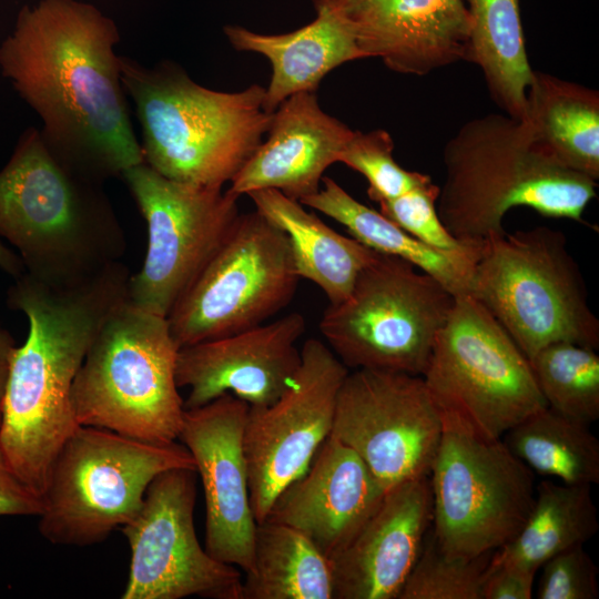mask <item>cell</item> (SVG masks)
Listing matches in <instances>:
<instances>
[{"label": "cell", "mask_w": 599, "mask_h": 599, "mask_svg": "<svg viewBox=\"0 0 599 599\" xmlns=\"http://www.w3.org/2000/svg\"><path fill=\"white\" fill-rule=\"evenodd\" d=\"M115 22L78 0H40L18 13L0 70L42 120L45 142L70 167L104 184L143 162L115 45Z\"/></svg>", "instance_id": "6da1fadb"}, {"label": "cell", "mask_w": 599, "mask_h": 599, "mask_svg": "<svg viewBox=\"0 0 599 599\" xmlns=\"http://www.w3.org/2000/svg\"><path fill=\"white\" fill-rule=\"evenodd\" d=\"M131 273L119 262L72 286H52L27 273L9 288L8 304L28 318L16 346L0 424V451L17 478L37 496L51 466L80 426L70 393L99 328L126 300Z\"/></svg>", "instance_id": "7a4b0ae2"}, {"label": "cell", "mask_w": 599, "mask_h": 599, "mask_svg": "<svg viewBox=\"0 0 599 599\" xmlns=\"http://www.w3.org/2000/svg\"><path fill=\"white\" fill-rule=\"evenodd\" d=\"M0 236L18 250L24 273L52 286L90 280L126 248L103 184L64 163L35 128L0 171Z\"/></svg>", "instance_id": "3957f363"}, {"label": "cell", "mask_w": 599, "mask_h": 599, "mask_svg": "<svg viewBox=\"0 0 599 599\" xmlns=\"http://www.w3.org/2000/svg\"><path fill=\"white\" fill-rule=\"evenodd\" d=\"M445 180L436 202L448 232L468 246L506 231L516 206L542 216L583 222L597 181L541 151L526 120L490 113L464 123L443 151Z\"/></svg>", "instance_id": "277c9868"}, {"label": "cell", "mask_w": 599, "mask_h": 599, "mask_svg": "<svg viewBox=\"0 0 599 599\" xmlns=\"http://www.w3.org/2000/svg\"><path fill=\"white\" fill-rule=\"evenodd\" d=\"M120 65L141 125L143 162L163 176L223 187L263 142L273 113L262 85L222 92L172 61L145 67L120 55Z\"/></svg>", "instance_id": "5b68a950"}, {"label": "cell", "mask_w": 599, "mask_h": 599, "mask_svg": "<svg viewBox=\"0 0 599 599\" xmlns=\"http://www.w3.org/2000/svg\"><path fill=\"white\" fill-rule=\"evenodd\" d=\"M167 317L129 297L108 315L75 375V420L150 444L176 441L184 400L175 378L179 352Z\"/></svg>", "instance_id": "8992f818"}, {"label": "cell", "mask_w": 599, "mask_h": 599, "mask_svg": "<svg viewBox=\"0 0 599 599\" xmlns=\"http://www.w3.org/2000/svg\"><path fill=\"white\" fill-rule=\"evenodd\" d=\"M468 294L528 359L557 342L599 346V321L560 231L537 226L487 238L474 264Z\"/></svg>", "instance_id": "52a82bcc"}, {"label": "cell", "mask_w": 599, "mask_h": 599, "mask_svg": "<svg viewBox=\"0 0 599 599\" xmlns=\"http://www.w3.org/2000/svg\"><path fill=\"white\" fill-rule=\"evenodd\" d=\"M173 468L195 469L183 444H150L80 425L51 466L39 531L55 545L100 542L135 517L151 481Z\"/></svg>", "instance_id": "ba28073f"}, {"label": "cell", "mask_w": 599, "mask_h": 599, "mask_svg": "<svg viewBox=\"0 0 599 599\" xmlns=\"http://www.w3.org/2000/svg\"><path fill=\"white\" fill-rule=\"evenodd\" d=\"M455 297L413 264L378 253L349 295L328 304L319 331L347 368L423 376Z\"/></svg>", "instance_id": "9c48e42d"}, {"label": "cell", "mask_w": 599, "mask_h": 599, "mask_svg": "<svg viewBox=\"0 0 599 599\" xmlns=\"http://www.w3.org/2000/svg\"><path fill=\"white\" fill-rule=\"evenodd\" d=\"M441 412V410H440ZM429 479L432 534L443 552L476 558L510 541L532 507L534 471L501 438H489L443 413Z\"/></svg>", "instance_id": "30bf717a"}, {"label": "cell", "mask_w": 599, "mask_h": 599, "mask_svg": "<svg viewBox=\"0 0 599 599\" xmlns=\"http://www.w3.org/2000/svg\"><path fill=\"white\" fill-rule=\"evenodd\" d=\"M422 377L443 413L489 438L547 407L529 359L469 294L455 297Z\"/></svg>", "instance_id": "8fae6325"}, {"label": "cell", "mask_w": 599, "mask_h": 599, "mask_svg": "<svg viewBox=\"0 0 599 599\" xmlns=\"http://www.w3.org/2000/svg\"><path fill=\"white\" fill-rule=\"evenodd\" d=\"M300 276L284 231L258 211L233 230L167 316L179 347L265 323L293 298Z\"/></svg>", "instance_id": "7c38bea8"}, {"label": "cell", "mask_w": 599, "mask_h": 599, "mask_svg": "<svg viewBox=\"0 0 599 599\" xmlns=\"http://www.w3.org/2000/svg\"><path fill=\"white\" fill-rule=\"evenodd\" d=\"M121 177L148 226V248L129 280L134 305L167 317L226 240L241 213L223 187L171 180L144 162Z\"/></svg>", "instance_id": "4fadbf2b"}, {"label": "cell", "mask_w": 599, "mask_h": 599, "mask_svg": "<svg viewBox=\"0 0 599 599\" xmlns=\"http://www.w3.org/2000/svg\"><path fill=\"white\" fill-rule=\"evenodd\" d=\"M441 412L422 376L359 368L338 390L331 435L352 448L388 491L429 476Z\"/></svg>", "instance_id": "5bb4252c"}, {"label": "cell", "mask_w": 599, "mask_h": 599, "mask_svg": "<svg viewBox=\"0 0 599 599\" xmlns=\"http://www.w3.org/2000/svg\"><path fill=\"white\" fill-rule=\"evenodd\" d=\"M195 500V469L173 468L151 481L141 509L121 527L131 549L122 599H242L237 567L214 559L199 542Z\"/></svg>", "instance_id": "9a60e30c"}, {"label": "cell", "mask_w": 599, "mask_h": 599, "mask_svg": "<svg viewBox=\"0 0 599 599\" xmlns=\"http://www.w3.org/2000/svg\"><path fill=\"white\" fill-rule=\"evenodd\" d=\"M285 392L271 405L250 406L243 447L256 522L277 495L308 468L333 428L338 390L348 368L322 341L309 338Z\"/></svg>", "instance_id": "2e32d148"}, {"label": "cell", "mask_w": 599, "mask_h": 599, "mask_svg": "<svg viewBox=\"0 0 599 599\" xmlns=\"http://www.w3.org/2000/svg\"><path fill=\"white\" fill-rule=\"evenodd\" d=\"M248 407L225 393L185 409L177 438L191 453L203 485L205 550L245 573L253 569L256 529L243 447Z\"/></svg>", "instance_id": "e0dca14e"}, {"label": "cell", "mask_w": 599, "mask_h": 599, "mask_svg": "<svg viewBox=\"0 0 599 599\" xmlns=\"http://www.w3.org/2000/svg\"><path fill=\"white\" fill-rule=\"evenodd\" d=\"M305 319L290 313L270 323L179 348L175 378L189 388L184 408L230 393L250 406H267L288 387L301 362L296 343Z\"/></svg>", "instance_id": "ac0fdd59"}, {"label": "cell", "mask_w": 599, "mask_h": 599, "mask_svg": "<svg viewBox=\"0 0 599 599\" xmlns=\"http://www.w3.org/2000/svg\"><path fill=\"white\" fill-rule=\"evenodd\" d=\"M366 58L402 74L427 75L466 60L470 18L464 0H334Z\"/></svg>", "instance_id": "d6986e66"}, {"label": "cell", "mask_w": 599, "mask_h": 599, "mask_svg": "<svg viewBox=\"0 0 599 599\" xmlns=\"http://www.w3.org/2000/svg\"><path fill=\"white\" fill-rule=\"evenodd\" d=\"M386 493L365 461L329 435L307 470L277 495L265 520L301 531L332 559L375 514Z\"/></svg>", "instance_id": "ffe728a7"}, {"label": "cell", "mask_w": 599, "mask_h": 599, "mask_svg": "<svg viewBox=\"0 0 599 599\" xmlns=\"http://www.w3.org/2000/svg\"><path fill=\"white\" fill-rule=\"evenodd\" d=\"M429 476L389 489L332 561L333 599H398L432 526Z\"/></svg>", "instance_id": "44dd1931"}, {"label": "cell", "mask_w": 599, "mask_h": 599, "mask_svg": "<svg viewBox=\"0 0 599 599\" xmlns=\"http://www.w3.org/2000/svg\"><path fill=\"white\" fill-rule=\"evenodd\" d=\"M354 130L318 104L316 92H300L273 112L266 132L227 189L240 197L275 190L301 202L321 189L324 172L339 161Z\"/></svg>", "instance_id": "7402d4cb"}, {"label": "cell", "mask_w": 599, "mask_h": 599, "mask_svg": "<svg viewBox=\"0 0 599 599\" xmlns=\"http://www.w3.org/2000/svg\"><path fill=\"white\" fill-rule=\"evenodd\" d=\"M313 3L316 18L292 32L264 34L235 24L223 29L235 50L256 52L270 61L272 75L264 98L270 113L293 94L316 92L323 78L343 63L366 59L334 0Z\"/></svg>", "instance_id": "603a6c76"}, {"label": "cell", "mask_w": 599, "mask_h": 599, "mask_svg": "<svg viewBox=\"0 0 599 599\" xmlns=\"http://www.w3.org/2000/svg\"><path fill=\"white\" fill-rule=\"evenodd\" d=\"M247 195L256 211L285 232L300 278L317 285L328 304L344 301L361 271L378 254L354 237L339 234L301 202L278 191L258 190Z\"/></svg>", "instance_id": "cb8c5ba5"}, {"label": "cell", "mask_w": 599, "mask_h": 599, "mask_svg": "<svg viewBox=\"0 0 599 599\" xmlns=\"http://www.w3.org/2000/svg\"><path fill=\"white\" fill-rule=\"evenodd\" d=\"M526 120L538 148L560 165L599 179V92L532 71Z\"/></svg>", "instance_id": "d4e9b609"}, {"label": "cell", "mask_w": 599, "mask_h": 599, "mask_svg": "<svg viewBox=\"0 0 599 599\" xmlns=\"http://www.w3.org/2000/svg\"><path fill=\"white\" fill-rule=\"evenodd\" d=\"M323 187L301 201L342 225L373 251L397 256L429 274L454 296L468 294L477 253L453 254L436 250L414 237L379 211L361 203L333 179L324 176Z\"/></svg>", "instance_id": "484cf974"}, {"label": "cell", "mask_w": 599, "mask_h": 599, "mask_svg": "<svg viewBox=\"0 0 599 599\" xmlns=\"http://www.w3.org/2000/svg\"><path fill=\"white\" fill-rule=\"evenodd\" d=\"M590 487L542 480L522 527L494 551L488 568L511 566L537 572L557 554L585 545L599 528Z\"/></svg>", "instance_id": "4316f807"}, {"label": "cell", "mask_w": 599, "mask_h": 599, "mask_svg": "<svg viewBox=\"0 0 599 599\" xmlns=\"http://www.w3.org/2000/svg\"><path fill=\"white\" fill-rule=\"evenodd\" d=\"M470 18L467 61L477 64L494 102L522 120L532 69L528 61L519 0H466Z\"/></svg>", "instance_id": "83f0119b"}, {"label": "cell", "mask_w": 599, "mask_h": 599, "mask_svg": "<svg viewBox=\"0 0 599 599\" xmlns=\"http://www.w3.org/2000/svg\"><path fill=\"white\" fill-rule=\"evenodd\" d=\"M242 599H333L332 561L301 531L280 522H256L253 569Z\"/></svg>", "instance_id": "f1b7e54d"}, {"label": "cell", "mask_w": 599, "mask_h": 599, "mask_svg": "<svg viewBox=\"0 0 599 599\" xmlns=\"http://www.w3.org/2000/svg\"><path fill=\"white\" fill-rule=\"evenodd\" d=\"M589 425L547 406L510 428L504 441L534 473L591 486L599 483V440Z\"/></svg>", "instance_id": "f546056e"}, {"label": "cell", "mask_w": 599, "mask_h": 599, "mask_svg": "<svg viewBox=\"0 0 599 599\" xmlns=\"http://www.w3.org/2000/svg\"><path fill=\"white\" fill-rule=\"evenodd\" d=\"M529 364L548 407L587 424L599 418L596 349L557 342L538 351Z\"/></svg>", "instance_id": "4dcf8cb0"}, {"label": "cell", "mask_w": 599, "mask_h": 599, "mask_svg": "<svg viewBox=\"0 0 599 599\" xmlns=\"http://www.w3.org/2000/svg\"><path fill=\"white\" fill-rule=\"evenodd\" d=\"M429 532L398 599H481L494 552L470 559L451 557L440 550Z\"/></svg>", "instance_id": "1f68e13d"}, {"label": "cell", "mask_w": 599, "mask_h": 599, "mask_svg": "<svg viewBox=\"0 0 599 599\" xmlns=\"http://www.w3.org/2000/svg\"><path fill=\"white\" fill-rule=\"evenodd\" d=\"M394 142L382 129L354 131L339 161L357 171L368 182L367 194L376 203L398 197L432 182L428 174L407 171L393 158Z\"/></svg>", "instance_id": "d6a6232c"}, {"label": "cell", "mask_w": 599, "mask_h": 599, "mask_svg": "<svg viewBox=\"0 0 599 599\" xmlns=\"http://www.w3.org/2000/svg\"><path fill=\"white\" fill-rule=\"evenodd\" d=\"M438 194L439 186L432 181L398 197L379 201V212L436 250L453 254L477 253L480 246L463 244L440 221L436 209Z\"/></svg>", "instance_id": "836d02e7"}, {"label": "cell", "mask_w": 599, "mask_h": 599, "mask_svg": "<svg viewBox=\"0 0 599 599\" xmlns=\"http://www.w3.org/2000/svg\"><path fill=\"white\" fill-rule=\"evenodd\" d=\"M537 598L597 599L599 597L598 567L578 545L548 559L542 565Z\"/></svg>", "instance_id": "e575fe53"}, {"label": "cell", "mask_w": 599, "mask_h": 599, "mask_svg": "<svg viewBox=\"0 0 599 599\" xmlns=\"http://www.w3.org/2000/svg\"><path fill=\"white\" fill-rule=\"evenodd\" d=\"M536 571L511 566L487 568L481 599H530Z\"/></svg>", "instance_id": "d590c367"}, {"label": "cell", "mask_w": 599, "mask_h": 599, "mask_svg": "<svg viewBox=\"0 0 599 599\" xmlns=\"http://www.w3.org/2000/svg\"><path fill=\"white\" fill-rule=\"evenodd\" d=\"M41 498L12 473L0 451V516H39Z\"/></svg>", "instance_id": "8d00e7d4"}, {"label": "cell", "mask_w": 599, "mask_h": 599, "mask_svg": "<svg viewBox=\"0 0 599 599\" xmlns=\"http://www.w3.org/2000/svg\"><path fill=\"white\" fill-rule=\"evenodd\" d=\"M14 348V338L0 324V424L2 418L3 400L8 383L10 362Z\"/></svg>", "instance_id": "74e56055"}, {"label": "cell", "mask_w": 599, "mask_h": 599, "mask_svg": "<svg viewBox=\"0 0 599 599\" xmlns=\"http://www.w3.org/2000/svg\"><path fill=\"white\" fill-rule=\"evenodd\" d=\"M0 268L18 278L24 273V266L19 256L0 241Z\"/></svg>", "instance_id": "f35d334b"}]
</instances>
